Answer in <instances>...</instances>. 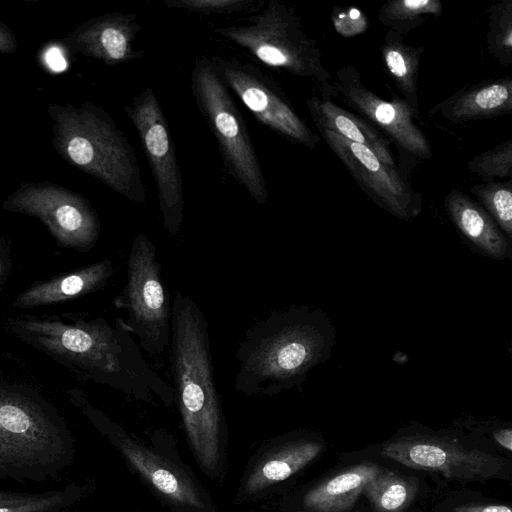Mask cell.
I'll return each mask as SVG.
<instances>
[{
	"instance_id": "cell-5",
	"label": "cell",
	"mask_w": 512,
	"mask_h": 512,
	"mask_svg": "<svg viewBox=\"0 0 512 512\" xmlns=\"http://www.w3.org/2000/svg\"><path fill=\"white\" fill-rule=\"evenodd\" d=\"M213 32L249 52L263 64L321 85L330 97L334 78L325 68L317 42L308 36L295 9L279 0L251 13L243 23Z\"/></svg>"
},
{
	"instance_id": "cell-19",
	"label": "cell",
	"mask_w": 512,
	"mask_h": 512,
	"mask_svg": "<svg viewBox=\"0 0 512 512\" xmlns=\"http://www.w3.org/2000/svg\"><path fill=\"white\" fill-rule=\"evenodd\" d=\"M444 207L455 227L482 254L497 260L510 258L508 239L479 203L459 189H451Z\"/></svg>"
},
{
	"instance_id": "cell-35",
	"label": "cell",
	"mask_w": 512,
	"mask_h": 512,
	"mask_svg": "<svg viewBox=\"0 0 512 512\" xmlns=\"http://www.w3.org/2000/svg\"><path fill=\"white\" fill-rule=\"evenodd\" d=\"M48 65L56 71H60L65 68L66 61L62 54L57 49H51L46 55Z\"/></svg>"
},
{
	"instance_id": "cell-2",
	"label": "cell",
	"mask_w": 512,
	"mask_h": 512,
	"mask_svg": "<svg viewBox=\"0 0 512 512\" xmlns=\"http://www.w3.org/2000/svg\"><path fill=\"white\" fill-rule=\"evenodd\" d=\"M335 329L320 309L290 306L267 315L244 332L235 359L234 389L248 396H275L299 387L326 361Z\"/></svg>"
},
{
	"instance_id": "cell-3",
	"label": "cell",
	"mask_w": 512,
	"mask_h": 512,
	"mask_svg": "<svg viewBox=\"0 0 512 512\" xmlns=\"http://www.w3.org/2000/svg\"><path fill=\"white\" fill-rule=\"evenodd\" d=\"M208 321L198 303L176 291L171 304L170 369L182 423L201 468L217 472L224 416L214 379Z\"/></svg>"
},
{
	"instance_id": "cell-30",
	"label": "cell",
	"mask_w": 512,
	"mask_h": 512,
	"mask_svg": "<svg viewBox=\"0 0 512 512\" xmlns=\"http://www.w3.org/2000/svg\"><path fill=\"white\" fill-rule=\"evenodd\" d=\"M331 20L336 32L343 37H352L364 33L369 22L366 15L356 7H334Z\"/></svg>"
},
{
	"instance_id": "cell-11",
	"label": "cell",
	"mask_w": 512,
	"mask_h": 512,
	"mask_svg": "<svg viewBox=\"0 0 512 512\" xmlns=\"http://www.w3.org/2000/svg\"><path fill=\"white\" fill-rule=\"evenodd\" d=\"M217 75L263 125L287 140L314 149L317 134L299 116L282 88L256 65L234 57L212 56Z\"/></svg>"
},
{
	"instance_id": "cell-9",
	"label": "cell",
	"mask_w": 512,
	"mask_h": 512,
	"mask_svg": "<svg viewBox=\"0 0 512 512\" xmlns=\"http://www.w3.org/2000/svg\"><path fill=\"white\" fill-rule=\"evenodd\" d=\"M63 444L62 432L40 396L0 381V470L47 464Z\"/></svg>"
},
{
	"instance_id": "cell-6",
	"label": "cell",
	"mask_w": 512,
	"mask_h": 512,
	"mask_svg": "<svg viewBox=\"0 0 512 512\" xmlns=\"http://www.w3.org/2000/svg\"><path fill=\"white\" fill-rule=\"evenodd\" d=\"M190 79L196 105L217 140L225 168L257 204H265L269 193L245 119L209 57L196 59Z\"/></svg>"
},
{
	"instance_id": "cell-24",
	"label": "cell",
	"mask_w": 512,
	"mask_h": 512,
	"mask_svg": "<svg viewBox=\"0 0 512 512\" xmlns=\"http://www.w3.org/2000/svg\"><path fill=\"white\" fill-rule=\"evenodd\" d=\"M417 479L382 468L362 494L376 512H406L418 493Z\"/></svg>"
},
{
	"instance_id": "cell-20",
	"label": "cell",
	"mask_w": 512,
	"mask_h": 512,
	"mask_svg": "<svg viewBox=\"0 0 512 512\" xmlns=\"http://www.w3.org/2000/svg\"><path fill=\"white\" fill-rule=\"evenodd\" d=\"M307 107L318 129L330 130L351 142L363 145L383 163L396 167L389 147L390 141L364 118L346 110L328 96L307 99Z\"/></svg>"
},
{
	"instance_id": "cell-32",
	"label": "cell",
	"mask_w": 512,
	"mask_h": 512,
	"mask_svg": "<svg viewBox=\"0 0 512 512\" xmlns=\"http://www.w3.org/2000/svg\"><path fill=\"white\" fill-rule=\"evenodd\" d=\"M450 512H512L509 505L504 503H483L473 502L467 504H461Z\"/></svg>"
},
{
	"instance_id": "cell-17",
	"label": "cell",
	"mask_w": 512,
	"mask_h": 512,
	"mask_svg": "<svg viewBox=\"0 0 512 512\" xmlns=\"http://www.w3.org/2000/svg\"><path fill=\"white\" fill-rule=\"evenodd\" d=\"M510 76L467 84L429 110L447 121L460 124L511 114Z\"/></svg>"
},
{
	"instance_id": "cell-7",
	"label": "cell",
	"mask_w": 512,
	"mask_h": 512,
	"mask_svg": "<svg viewBox=\"0 0 512 512\" xmlns=\"http://www.w3.org/2000/svg\"><path fill=\"white\" fill-rule=\"evenodd\" d=\"M380 454L402 466L437 472L463 483L511 476L508 459L469 446L452 432L406 429L384 442Z\"/></svg>"
},
{
	"instance_id": "cell-26",
	"label": "cell",
	"mask_w": 512,
	"mask_h": 512,
	"mask_svg": "<svg viewBox=\"0 0 512 512\" xmlns=\"http://www.w3.org/2000/svg\"><path fill=\"white\" fill-rule=\"evenodd\" d=\"M479 205L490 215L499 229L512 238V179L501 182L483 180L471 187Z\"/></svg>"
},
{
	"instance_id": "cell-16",
	"label": "cell",
	"mask_w": 512,
	"mask_h": 512,
	"mask_svg": "<svg viewBox=\"0 0 512 512\" xmlns=\"http://www.w3.org/2000/svg\"><path fill=\"white\" fill-rule=\"evenodd\" d=\"M120 450L129 464L168 501L194 510L205 508L202 491L169 460L129 438L121 440Z\"/></svg>"
},
{
	"instance_id": "cell-34",
	"label": "cell",
	"mask_w": 512,
	"mask_h": 512,
	"mask_svg": "<svg viewBox=\"0 0 512 512\" xmlns=\"http://www.w3.org/2000/svg\"><path fill=\"white\" fill-rule=\"evenodd\" d=\"M16 47L14 37L11 32L2 24H0V51L11 52Z\"/></svg>"
},
{
	"instance_id": "cell-23",
	"label": "cell",
	"mask_w": 512,
	"mask_h": 512,
	"mask_svg": "<svg viewBox=\"0 0 512 512\" xmlns=\"http://www.w3.org/2000/svg\"><path fill=\"white\" fill-rule=\"evenodd\" d=\"M380 52L387 73L394 81L403 99L419 116L418 77L424 48L406 44L404 36L388 30Z\"/></svg>"
},
{
	"instance_id": "cell-33",
	"label": "cell",
	"mask_w": 512,
	"mask_h": 512,
	"mask_svg": "<svg viewBox=\"0 0 512 512\" xmlns=\"http://www.w3.org/2000/svg\"><path fill=\"white\" fill-rule=\"evenodd\" d=\"M492 437L499 446L509 452L512 451V429L510 427L494 430Z\"/></svg>"
},
{
	"instance_id": "cell-12",
	"label": "cell",
	"mask_w": 512,
	"mask_h": 512,
	"mask_svg": "<svg viewBox=\"0 0 512 512\" xmlns=\"http://www.w3.org/2000/svg\"><path fill=\"white\" fill-rule=\"evenodd\" d=\"M336 96L378 129L399 152L420 160H428L433 152L425 133L416 124L419 118L403 98L391 101L367 88L360 72L352 65L336 71L330 97Z\"/></svg>"
},
{
	"instance_id": "cell-8",
	"label": "cell",
	"mask_w": 512,
	"mask_h": 512,
	"mask_svg": "<svg viewBox=\"0 0 512 512\" xmlns=\"http://www.w3.org/2000/svg\"><path fill=\"white\" fill-rule=\"evenodd\" d=\"M113 305L127 312L124 323L138 339L141 350L154 357L169 348L171 304L161 277L156 245L144 233L137 234L132 241L126 283L114 297Z\"/></svg>"
},
{
	"instance_id": "cell-27",
	"label": "cell",
	"mask_w": 512,
	"mask_h": 512,
	"mask_svg": "<svg viewBox=\"0 0 512 512\" xmlns=\"http://www.w3.org/2000/svg\"><path fill=\"white\" fill-rule=\"evenodd\" d=\"M487 50L502 66L512 64V0L492 3L488 9Z\"/></svg>"
},
{
	"instance_id": "cell-37",
	"label": "cell",
	"mask_w": 512,
	"mask_h": 512,
	"mask_svg": "<svg viewBox=\"0 0 512 512\" xmlns=\"http://www.w3.org/2000/svg\"><path fill=\"white\" fill-rule=\"evenodd\" d=\"M7 271L6 261L0 256V281Z\"/></svg>"
},
{
	"instance_id": "cell-22",
	"label": "cell",
	"mask_w": 512,
	"mask_h": 512,
	"mask_svg": "<svg viewBox=\"0 0 512 512\" xmlns=\"http://www.w3.org/2000/svg\"><path fill=\"white\" fill-rule=\"evenodd\" d=\"M382 468L374 462H361L315 484L303 495L305 512H348Z\"/></svg>"
},
{
	"instance_id": "cell-18",
	"label": "cell",
	"mask_w": 512,
	"mask_h": 512,
	"mask_svg": "<svg viewBox=\"0 0 512 512\" xmlns=\"http://www.w3.org/2000/svg\"><path fill=\"white\" fill-rule=\"evenodd\" d=\"M324 448L323 441L312 436L282 442L256 462L242 486L243 495L254 496L287 480L313 462Z\"/></svg>"
},
{
	"instance_id": "cell-28",
	"label": "cell",
	"mask_w": 512,
	"mask_h": 512,
	"mask_svg": "<svg viewBox=\"0 0 512 512\" xmlns=\"http://www.w3.org/2000/svg\"><path fill=\"white\" fill-rule=\"evenodd\" d=\"M467 169L483 180L510 179L512 175V139L474 156L467 163Z\"/></svg>"
},
{
	"instance_id": "cell-14",
	"label": "cell",
	"mask_w": 512,
	"mask_h": 512,
	"mask_svg": "<svg viewBox=\"0 0 512 512\" xmlns=\"http://www.w3.org/2000/svg\"><path fill=\"white\" fill-rule=\"evenodd\" d=\"M318 130L358 186L375 204L404 221H411L420 214L422 194L412 188L397 167L383 163L363 145L330 130Z\"/></svg>"
},
{
	"instance_id": "cell-21",
	"label": "cell",
	"mask_w": 512,
	"mask_h": 512,
	"mask_svg": "<svg viewBox=\"0 0 512 512\" xmlns=\"http://www.w3.org/2000/svg\"><path fill=\"white\" fill-rule=\"evenodd\" d=\"M113 263L104 259L74 272L41 282L23 291L15 299L16 308H33L72 300L104 287L114 274Z\"/></svg>"
},
{
	"instance_id": "cell-36",
	"label": "cell",
	"mask_w": 512,
	"mask_h": 512,
	"mask_svg": "<svg viewBox=\"0 0 512 512\" xmlns=\"http://www.w3.org/2000/svg\"><path fill=\"white\" fill-rule=\"evenodd\" d=\"M30 496L0 492V507L25 501Z\"/></svg>"
},
{
	"instance_id": "cell-38",
	"label": "cell",
	"mask_w": 512,
	"mask_h": 512,
	"mask_svg": "<svg viewBox=\"0 0 512 512\" xmlns=\"http://www.w3.org/2000/svg\"><path fill=\"white\" fill-rule=\"evenodd\" d=\"M298 512H305V511H298Z\"/></svg>"
},
{
	"instance_id": "cell-29",
	"label": "cell",
	"mask_w": 512,
	"mask_h": 512,
	"mask_svg": "<svg viewBox=\"0 0 512 512\" xmlns=\"http://www.w3.org/2000/svg\"><path fill=\"white\" fill-rule=\"evenodd\" d=\"M170 8L187 10L202 15H231L253 9L255 0H164Z\"/></svg>"
},
{
	"instance_id": "cell-10",
	"label": "cell",
	"mask_w": 512,
	"mask_h": 512,
	"mask_svg": "<svg viewBox=\"0 0 512 512\" xmlns=\"http://www.w3.org/2000/svg\"><path fill=\"white\" fill-rule=\"evenodd\" d=\"M125 111L151 168L163 228L169 235L176 236L184 217L183 180L163 109L154 90L147 87L125 106Z\"/></svg>"
},
{
	"instance_id": "cell-13",
	"label": "cell",
	"mask_w": 512,
	"mask_h": 512,
	"mask_svg": "<svg viewBox=\"0 0 512 512\" xmlns=\"http://www.w3.org/2000/svg\"><path fill=\"white\" fill-rule=\"evenodd\" d=\"M4 207L38 217L57 242L65 247L87 251L100 234L99 218L80 195L59 186L37 184L13 193Z\"/></svg>"
},
{
	"instance_id": "cell-4",
	"label": "cell",
	"mask_w": 512,
	"mask_h": 512,
	"mask_svg": "<svg viewBox=\"0 0 512 512\" xmlns=\"http://www.w3.org/2000/svg\"><path fill=\"white\" fill-rule=\"evenodd\" d=\"M54 144L63 158L128 200H147L135 150L111 116L86 103L56 107Z\"/></svg>"
},
{
	"instance_id": "cell-31",
	"label": "cell",
	"mask_w": 512,
	"mask_h": 512,
	"mask_svg": "<svg viewBox=\"0 0 512 512\" xmlns=\"http://www.w3.org/2000/svg\"><path fill=\"white\" fill-rule=\"evenodd\" d=\"M61 502L59 495L30 496L27 500L0 507V512H45Z\"/></svg>"
},
{
	"instance_id": "cell-1",
	"label": "cell",
	"mask_w": 512,
	"mask_h": 512,
	"mask_svg": "<svg viewBox=\"0 0 512 512\" xmlns=\"http://www.w3.org/2000/svg\"><path fill=\"white\" fill-rule=\"evenodd\" d=\"M10 320L13 332L64 364L131 398L170 404L173 388L143 357L123 318L111 325L104 318L69 317Z\"/></svg>"
},
{
	"instance_id": "cell-15",
	"label": "cell",
	"mask_w": 512,
	"mask_h": 512,
	"mask_svg": "<svg viewBox=\"0 0 512 512\" xmlns=\"http://www.w3.org/2000/svg\"><path fill=\"white\" fill-rule=\"evenodd\" d=\"M142 30L137 14L114 12L82 24L69 37V42L86 56L107 65H119L139 59L134 41Z\"/></svg>"
},
{
	"instance_id": "cell-25",
	"label": "cell",
	"mask_w": 512,
	"mask_h": 512,
	"mask_svg": "<svg viewBox=\"0 0 512 512\" xmlns=\"http://www.w3.org/2000/svg\"><path fill=\"white\" fill-rule=\"evenodd\" d=\"M442 12L440 0H389L380 7L378 19L384 27L405 36L429 16L438 17Z\"/></svg>"
}]
</instances>
